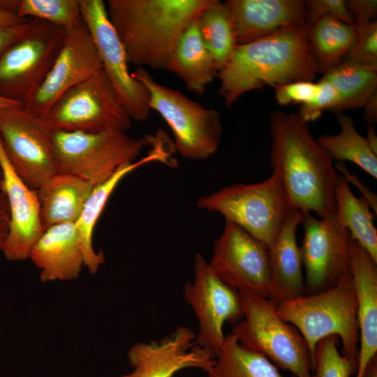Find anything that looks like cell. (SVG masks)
<instances>
[{
    "label": "cell",
    "instance_id": "6da1fadb",
    "mask_svg": "<svg viewBox=\"0 0 377 377\" xmlns=\"http://www.w3.org/2000/svg\"><path fill=\"white\" fill-rule=\"evenodd\" d=\"M269 164L280 179L292 208L336 214L338 175L333 160L298 114L274 112L269 118Z\"/></svg>",
    "mask_w": 377,
    "mask_h": 377
},
{
    "label": "cell",
    "instance_id": "3957f363",
    "mask_svg": "<svg viewBox=\"0 0 377 377\" xmlns=\"http://www.w3.org/2000/svg\"><path fill=\"white\" fill-rule=\"evenodd\" d=\"M216 0H108L109 20L128 64L165 69L180 37Z\"/></svg>",
    "mask_w": 377,
    "mask_h": 377
},
{
    "label": "cell",
    "instance_id": "e0dca14e",
    "mask_svg": "<svg viewBox=\"0 0 377 377\" xmlns=\"http://www.w3.org/2000/svg\"><path fill=\"white\" fill-rule=\"evenodd\" d=\"M195 333L179 326L157 341L133 345L128 357L133 371L121 377H172L187 368L207 372L215 362V355L195 343Z\"/></svg>",
    "mask_w": 377,
    "mask_h": 377
},
{
    "label": "cell",
    "instance_id": "277c9868",
    "mask_svg": "<svg viewBox=\"0 0 377 377\" xmlns=\"http://www.w3.org/2000/svg\"><path fill=\"white\" fill-rule=\"evenodd\" d=\"M276 309L300 332L308 345L312 363L317 343L331 335L341 340L342 355L357 363V299L351 275L325 290L282 301Z\"/></svg>",
    "mask_w": 377,
    "mask_h": 377
},
{
    "label": "cell",
    "instance_id": "f6af8a7d",
    "mask_svg": "<svg viewBox=\"0 0 377 377\" xmlns=\"http://www.w3.org/2000/svg\"><path fill=\"white\" fill-rule=\"evenodd\" d=\"M363 377H377V356L370 362Z\"/></svg>",
    "mask_w": 377,
    "mask_h": 377
},
{
    "label": "cell",
    "instance_id": "ab89813d",
    "mask_svg": "<svg viewBox=\"0 0 377 377\" xmlns=\"http://www.w3.org/2000/svg\"><path fill=\"white\" fill-rule=\"evenodd\" d=\"M335 168L340 171L343 177L349 183L353 184L362 193V195L369 204L371 208L374 211L375 214L377 213V198L376 194L371 191L355 175H352L351 172L345 166L344 163H337Z\"/></svg>",
    "mask_w": 377,
    "mask_h": 377
},
{
    "label": "cell",
    "instance_id": "4316f807",
    "mask_svg": "<svg viewBox=\"0 0 377 377\" xmlns=\"http://www.w3.org/2000/svg\"><path fill=\"white\" fill-rule=\"evenodd\" d=\"M335 198L338 220L377 262V230L369 204L363 196L357 198L353 193L349 183L342 176L338 178Z\"/></svg>",
    "mask_w": 377,
    "mask_h": 377
},
{
    "label": "cell",
    "instance_id": "f546056e",
    "mask_svg": "<svg viewBox=\"0 0 377 377\" xmlns=\"http://www.w3.org/2000/svg\"><path fill=\"white\" fill-rule=\"evenodd\" d=\"M197 23L202 41L219 72L237 45L227 3L216 0L200 13Z\"/></svg>",
    "mask_w": 377,
    "mask_h": 377
},
{
    "label": "cell",
    "instance_id": "52a82bcc",
    "mask_svg": "<svg viewBox=\"0 0 377 377\" xmlns=\"http://www.w3.org/2000/svg\"><path fill=\"white\" fill-rule=\"evenodd\" d=\"M196 207L222 214L226 221L237 225L268 249L275 242L293 209L274 172L263 182L235 183L201 196Z\"/></svg>",
    "mask_w": 377,
    "mask_h": 377
},
{
    "label": "cell",
    "instance_id": "603a6c76",
    "mask_svg": "<svg viewBox=\"0 0 377 377\" xmlns=\"http://www.w3.org/2000/svg\"><path fill=\"white\" fill-rule=\"evenodd\" d=\"M171 154L172 151L167 145H158L142 158L120 165L107 180L94 186L80 216L74 223L83 249L84 267L90 273H96L105 263L103 253L97 252L94 248L93 233L96 223L119 182L126 175L146 163L158 161L168 164Z\"/></svg>",
    "mask_w": 377,
    "mask_h": 377
},
{
    "label": "cell",
    "instance_id": "60d3db41",
    "mask_svg": "<svg viewBox=\"0 0 377 377\" xmlns=\"http://www.w3.org/2000/svg\"><path fill=\"white\" fill-rule=\"evenodd\" d=\"M10 215L4 193L0 191V251H2L9 230Z\"/></svg>",
    "mask_w": 377,
    "mask_h": 377
},
{
    "label": "cell",
    "instance_id": "30bf717a",
    "mask_svg": "<svg viewBox=\"0 0 377 377\" xmlns=\"http://www.w3.org/2000/svg\"><path fill=\"white\" fill-rule=\"evenodd\" d=\"M65 29L31 18L28 34L0 57V96L27 105L49 73Z\"/></svg>",
    "mask_w": 377,
    "mask_h": 377
},
{
    "label": "cell",
    "instance_id": "484cf974",
    "mask_svg": "<svg viewBox=\"0 0 377 377\" xmlns=\"http://www.w3.org/2000/svg\"><path fill=\"white\" fill-rule=\"evenodd\" d=\"M307 43L317 65L324 73L342 61L355 39V25L324 15L306 24Z\"/></svg>",
    "mask_w": 377,
    "mask_h": 377
},
{
    "label": "cell",
    "instance_id": "d4e9b609",
    "mask_svg": "<svg viewBox=\"0 0 377 377\" xmlns=\"http://www.w3.org/2000/svg\"><path fill=\"white\" fill-rule=\"evenodd\" d=\"M165 70L177 75L186 89L198 96L204 94L207 86L217 76L213 59L200 34L197 18L180 37Z\"/></svg>",
    "mask_w": 377,
    "mask_h": 377
},
{
    "label": "cell",
    "instance_id": "8992f818",
    "mask_svg": "<svg viewBox=\"0 0 377 377\" xmlns=\"http://www.w3.org/2000/svg\"><path fill=\"white\" fill-rule=\"evenodd\" d=\"M244 317L232 325L231 334L246 348L265 355L295 377H312L313 363L300 332L277 313L267 297L239 290Z\"/></svg>",
    "mask_w": 377,
    "mask_h": 377
},
{
    "label": "cell",
    "instance_id": "836d02e7",
    "mask_svg": "<svg viewBox=\"0 0 377 377\" xmlns=\"http://www.w3.org/2000/svg\"><path fill=\"white\" fill-rule=\"evenodd\" d=\"M355 28V41L342 61L377 70V21Z\"/></svg>",
    "mask_w": 377,
    "mask_h": 377
},
{
    "label": "cell",
    "instance_id": "ba28073f",
    "mask_svg": "<svg viewBox=\"0 0 377 377\" xmlns=\"http://www.w3.org/2000/svg\"><path fill=\"white\" fill-rule=\"evenodd\" d=\"M131 75L147 89L151 109L168 124L175 149L182 156L200 161L216 153L223 135L218 110L204 108L181 91L159 84L142 67H138Z\"/></svg>",
    "mask_w": 377,
    "mask_h": 377
},
{
    "label": "cell",
    "instance_id": "8d00e7d4",
    "mask_svg": "<svg viewBox=\"0 0 377 377\" xmlns=\"http://www.w3.org/2000/svg\"><path fill=\"white\" fill-rule=\"evenodd\" d=\"M274 97L279 105H302L315 97L318 85L313 81H297L278 86L274 88Z\"/></svg>",
    "mask_w": 377,
    "mask_h": 377
},
{
    "label": "cell",
    "instance_id": "d6986e66",
    "mask_svg": "<svg viewBox=\"0 0 377 377\" xmlns=\"http://www.w3.org/2000/svg\"><path fill=\"white\" fill-rule=\"evenodd\" d=\"M237 45L291 25L306 26L302 0H227Z\"/></svg>",
    "mask_w": 377,
    "mask_h": 377
},
{
    "label": "cell",
    "instance_id": "8fae6325",
    "mask_svg": "<svg viewBox=\"0 0 377 377\" xmlns=\"http://www.w3.org/2000/svg\"><path fill=\"white\" fill-rule=\"evenodd\" d=\"M304 237L300 252L305 270V291L314 294L325 290L351 275L348 230L337 215L317 219L301 212Z\"/></svg>",
    "mask_w": 377,
    "mask_h": 377
},
{
    "label": "cell",
    "instance_id": "7402d4cb",
    "mask_svg": "<svg viewBox=\"0 0 377 377\" xmlns=\"http://www.w3.org/2000/svg\"><path fill=\"white\" fill-rule=\"evenodd\" d=\"M302 212L293 208L275 242L269 248L270 281L267 298L274 304L304 295V280L297 229Z\"/></svg>",
    "mask_w": 377,
    "mask_h": 377
},
{
    "label": "cell",
    "instance_id": "b9f144b4",
    "mask_svg": "<svg viewBox=\"0 0 377 377\" xmlns=\"http://www.w3.org/2000/svg\"><path fill=\"white\" fill-rule=\"evenodd\" d=\"M364 118L368 124H374L377 121V91L369 98L364 107Z\"/></svg>",
    "mask_w": 377,
    "mask_h": 377
},
{
    "label": "cell",
    "instance_id": "f1b7e54d",
    "mask_svg": "<svg viewBox=\"0 0 377 377\" xmlns=\"http://www.w3.org/2000/svg\"><path fill=\"white\" fill-rule=\"evenodd\" d=\"M335 114L339 132L322 135L316 138V141L333 161L352 162L376 179L377 155L371 151L366 138L357 132L350 117L342 112H337Z\"/></svg>",
    "mask_w": 377,
    "mask_h": 377
},
{
    "label": "cell",
    "instance_id": "ee69618b",
    "mask_svg": "<svg viewBox=\"0 0 377 377\" xmlns=\"http://www.w3.org/2000/svg\"><path fill=\"white\" fill-rule=\"evenodd\" d=\"M365 138L371 151L377 155V135L372 124L367 125V137Z\"/></svg>",
    "mask_w": 377,
    "mask_h": 377
},
{
    "label": "cell",
    "instance_id": "2e32d148",
    "mask_svg": "<svg viewBox=\"0 0 377 377\" xmlns=\"http://www.w3.org/2000/svg\"><path fill=\"white\" fill-rule=\"evenodd\" d=\"M102 70L101 59L85 23L66 29L49 73L31 101L22 108L32 117H43L64 94Z\"/></svg>",
    "mask_w": 377,
    "mask_h": 377
},
{
    "label": "cell",
    "instance_id": "9a60e30c",
    "mask_svg": "<svg viewBox=\"0 0 377 377\" xmlns=\"http://www.w3.org/2000/svg\"><path fill=\"white\" fill-rule=\"evenodd\" d=\"M208 264L225 283L267 297L270 281L268 247L237 225L226 221L214 243Z\"/></svg>",
    "mask_w": 377,
    "mask_h": 377
},
{
    "label": "cell",
    "instance_id": "7c38bea8",
    "mask_svg": "<svg viewBox=\"0 0 377 377\" xmlns=\"http://www.w3.org/2000/svg\"><path fill=\"white\" fill-rule=\"evenodd\" d=\"M186 302L191 307L198 324L195 343L215 355L226 335V323L235 324L244 317L239 291L221 281L200 253L194 258V279L184 290Z\"/></svg>",
    "mask_w": 377,
    "mask_h": 377
},
{
    "label": "cell",
    "instance_id": "4fadbf2b",
    "mask_svg": "<svg viewBox=\"0 0 377 377\" xmlns=\"http://www.w3.org/2000/svg\"><path fill=\"white\" fill-rule=\"evenodd\" d=\"M79 3L103 70L121 105L132 120H146L151 110L149 92L129 73L124 47L109 20L106 3L102 0H79Z\"/></svg>",
    "mask_w": 377,
    "mask_h": 377
},
{
    "label": "cell",
    "instance_id": "bcb514c9",
    "mask_svg": "<svg viewBox=\"0 0 377 377\" xmlns=\"http://www.w3.org/2000/svg\"><path fill=\"white\" fill-rule=\"evenodd\" d=\"M15 107H23V105L16 101L0 96V110Z\"/></svg>",
    "mask_w": 377,
    "mask_h": 377
},
{
    "label": "cell",
    "instance_id": "e575fe53",
    "mask_svg": "<svg viewBox=\"0 0 377 377\" xmlns=\"http://www.w3.org/2000/svg\"><path fill=\"white\" fill-rule=\"evenodd\" d=\"M316 83L318 91L315 97L309 102L301 105L297 113L306 123L316 121L325 110L336 112L341 103L339 95L330 82L320 78Z\"/></svg>",
    "mask_w": 377,
    "mask_h": 377
},
{
    "label": "cell",
    "instance_id": "ffe728a7",
    "mask_svg": "<svg viewBox=\"0 0 377 377\" xmlns=\"http://www.w3.org/2000/svg\"><path fill=\"white\" fill-rule=\"evenodd\" d=\"M350 272L357 299L360 341L355 377H363L369 364L377 356V262L353 239Z\"/></svg>",
    "mask_w": 377,
    "mask_h": 377
},
{
    "label": "cell",
    "instance_id": "ac0fdd59",
    "mask_svg": "<svg viewBox=\"0 0 377 377\" xmlns=\"http://www.w3.org/2000/svg\"><path fill=\"white\" fill-rule=\"evenodd\" d=\"M0 163L1 191L6 195L10 215L9 230L1 252L9 261L25 260L44 232L37 191L31 188L13 169L1 139Z\"/></svg>",
    "mask_w": 377,
    "mask_h": 377
},
{
    "label": "cell",
    "instance_id": "5b68a950",
    "mask_svg": "<svg viewBox=\"0 0 377 377\" xmlns=\"http://www.w3.org/2000/svg\"><path fill=\"white\" fill-rule=\"evenodd\" d=\"M47 131L58 172L78 177L94 186L107 180L120 165L134 162L145 147H154L166 140L162 133L133 138L118 131Z\"/></svg>",
    "mask_w": 377,
    "mask_h": 377
},
{
    "label": "cell",
    "instance_id": "7bdbcfd3",
    "mask_svg": "<svg viewBox=\"0 0 377 377\" xmlns=\"http://www.w3.org/2000/svg\"><path fill=\"white\" fill-rule=\"evenodd\" d=\"M29 18H22L13 13L0 10V27H13L26 23Z\"/></svg>",
    "mask_w": 377,
    "mask_h": 377
},
{
    "label": "cell",
    "instance_id": "74e56055",
    "mask_svg": "<svg viewBox=\"0 0 377 377\" xmlns=\"http://www.w3.org/2000/svg\"><path fill=\"white\" fill-rule=\"evenodd\" d=\"M347 6L355 25H362L376 21L377 15L376 0H348Z\"/></svg>",
    "mask_w": 377,
    "mask_h": 377
},
{
    "label": "cell",
    "instance_id": "f35d334b",
    "mask_svg": "<svg viewBox=\"0 0 377 377\" xmlns=\"http://www.w3.org/2000/svg\"><path fill=\"white\" fill-rule=\"evenodd\" d=\"M31 27V18L21 25L13 27H0V57L15 43L25 37Z\"/></svg>",
    "mask_w": 377,
    "mask_h": 377
},
{
    "label": "cell",
    "instance_id": "7a4b0ae2",
    "mask_svg": "<svg viewBox=\"0 0 377 377\" xmlns=\"http://www.w3.org/2000/svg\"><path fill=\"white\" fill-rule=\"evenodd\" d=\"M318 69L309 49L306 26L291 25L255 41L237 45L217 73L227 107L245 93L297 81H313Z\"/></svg>",
    "mask_w": 377,
    "mask_h": 377
},
{
    "label": "cell",
    "instance_id": "5bb4252c",
    "mask_svg": "<svg viewBox=\"0 0 377 377\" xmlns=\"http://www.w3.org/2000/svg\"><path fill=\"white\" fill-rule=\"evenodd\" d=\"M0 139L10 165L37 191L58 172L48 131L22 107L0 110Z\"/></svg>",
    "mask_w": 377,
    "mask_h": 377
},
{
    "label": "cell",
    "instance_id": "83f0119b",
    "mask_svg": "<svg viewBox=\"0 0 377 377\" xmlns=\"http://www.w3.org/2000/svg\"><path fill=\"white\" fill-rule=\"evenodd\" d=\"M209 377H284L265 355L243 346L229 334L207 372Z\"/></svg>",
    "mask_w": 377,
    "mask_h": 377
},
{
    "label": "cell",
    "instance_id": "d6a6232c",
    "mask_svg": "<svg viewBox=\"0 0 377 377\" xmlns=\"http://www.w3.org/2000/svg\"><path fill=\"white\" fill-rule=\"evenodd\" d=\"M339 338L331 335L316 346L312 377H350L355 374L357 363L344 357L338 349Z\"/></svg>",
    "mask_w": 377,
    "mask_h": 377
},
{
    "label": "cell",
    "instance_id": "d590c367",
    "mask_svg": "<svg viewBox=\"0 0 377 377\" xmlns=\"http://www.w3.org/2000/svg\"><path fill=\"white\" fill-rule=\"evenodd\" d=\"M306 25L314 20L330 15L350 25H355L354 18L345 0L304 1Z\"/></svg>",
    "mask_w": 377,
    "mask_h": 377
},
{
    "label": "cell",
    "instance_id": "7dc6e473",
    "mask_svg": "<svg viewBox=\"0 0 377 377\" xmlns=\"http://www.w3.org/2000/svg\"><path fill=\"white\" fill-rule=\"evenodd\" d=\"M1 186H2V170H1V163H0V191H1Z\"/></svg>",
    "mask_w": 377,
    "mask_h": 377
},
{
    "label": "cell",
    "instance_id": "cb8c5ba5",
    "mask_svg": "<svg viewBox=\"0 0 377 377\" xmlns=\"http://www.w3.org/2000/svg\"><path fill=\"white\" fill-rule=\"evenodd\" d=\"M94 185L78 177L57 172L37 190L44 230L50 226L75 223Z\"/></svg>",
    "mask_w": 377,
    "mask_h": 377
},
{
    "label": "cell",
    "instance_id": "44dd1931",
    "mask_svg": "<svg viewBox=\"0 0 377 377\" xmlns=\"http://www.w3.org/2000/svg\"><path fill=\"white\" fill-rule=\"evenodd\" d=\"M29 259L39 269L43 283L78 278L84 267V258L75 223H61L45 229L33 246Z\"/></svg>",
    "mask_w": 377,
    "mask_h": 377
},
{
    "label": "cell",
    "instance_id": "9c48e42d",
    "mask_svg": "<svg viewBox=\"0 0 377 377\" xmlns=\"http://www.w3.org/2000/svg\"><path fill=\"white\" fill-rule=\"evenodd\" d=\"M35 119L49 131L126 132L132 124L103 70L67 91L45 116Z\"/></svg>",
    "mask_w": 377,
    "mask_h": 377
},
{
    "label": "cell",
    "instance_id": "4dcf8cb0",
    "mask_svg": "<svg viewBox=\"0 0 377 377\" xmlns=\"http://www.w3.org/2000/svg\"><path fill=\"white\" fill-rule=\"evenodd\" d=\"M320 78L330 82L339 95L341 103L337 112L363 108L377 91L376 69L346 61L328 68Z\"/></svg>",
    "mask_w": 377,
    "mask_h": 377
},
{
    "label": "cell",
    "instance_id": "1f68e13d",
    "mask_svg": "<svg viewBox=\"0 0 377 377\" xmlns=\"http://www.w3.org/2000/svg\"><path fill=\"white\" fill-rule=\"evenodd\" d=\"M15 13L22 18L41 20L65 29L84 22L79 0H16Z\"/></svg>",
    "mask_w": 377,
    "mask_h": 377
}]
</instances>
